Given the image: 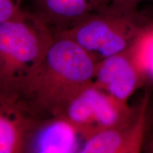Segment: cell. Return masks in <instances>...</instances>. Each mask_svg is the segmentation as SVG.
Returning <instances> with one entry per match:
<instances>
[{
	"label": "cell",
	"instance_id": "9",
	"mask_svg": "<svg viewBox=\"0 0 153 153\" xmlns=\"http://www.w3.org/2000/svg\"><path fill=\"white\" fill-rule=\"evenodd\" d=\"M153 0H92L93 11H108L127 14L139 11L140 4Z\"/></svg>",
	"mask_w": 153,
	"mask_h": 153
},
{
	"label": "cell",
	"instance_id": "7",
	"mask_svg": "<svg viewBox=\"0 0 153 153\" xmlns=\"http://www.w3.org/2000/svg\"><path fill=\"white\" fill-rule=\"evenodd\" d=\"M29 11L54 36L76 24L93 11L92 0H29Z\"/></svg>",
	"mask_w": 153,
	"mask_h": 153
},
{
	"label": "cell",
	"instance_id": "3",
	"mask_svg": "<svg viewBox=\"0 0 153 153\" xmlns=\"http://www.w3.org/2000/svg\"><path fill=\"white\" fill-rule=\"evenodd\" d=\"M152 26V19L140 10L127 14L93 11L54 36L72 40L98 62L133 46Z\"/></svg>",
	"mask_w": 153,
	"mask_h": 153
},
{
	"label": "cell",
	"instance_id": "10",
	"mask_svg": "<svg viewBox=\"0 0 153 153\" xmlns=\"http://www.w3.org/2000/svg\"><path fill=\"white\" fill-rule=\"evenodd\" d=\"M137 51L147 80H153V26L139 41Z\"/></svg>",
	"mask_w": 153,
	"mask_h": 153
},
{
	"label": "cell",
	"instance_id": "8",
	"mask_svg": "<svg viewBox=\"0 0 153 153\" xmlns=\"http://www.w3.org/2000/svg\"><path fill=\"white\" fill-rule=\"evenodd\" d=\"M81 138L75 128L60 117L45 120L34 133L28 152H79Z\"/></svg>",
	"mask_w": 153,
	"mask_h": 153
},
{
	"label": "cell",
	"instance_id": "4",
	"mask_svg": "<svg viewBox=\"0 0 153 153\" xmlns=\"http://www.w3.org/2000/svg\"><path fill=\"white\" fill-rule=\"evenodd\" d=\"M139 41L123 52L98 61L93 85L115 98L128 102L147 82L139 60Z\"/></svg>",
	"mask_w": 153,
	"mask_h": 153
},
{
	"label": "cell",
	"instance_id": "1",
	"mask_svg": "<svg viewBox=\"0 0 153 153\" xmlns=\"http://www.w3.org/2000/svg\"><path fill=\"white\" fill-rule=\"evenodd\" d=\"M43 59L15 94L38 120L57 117L75 96L93 82L97 61L72 40L54 36Z\"/></svg>",
	"mask_w": 153,
	"mask_h": 153
},
{
	"label": "cell",
	"instance_id": "6",
	"mask_svg": "<svg viewBox=\"0 0 153 153\" xmlns=\"http://www.w3.org/2000/svg\"><path fill=\"white\" fill-rule=\"evenodd\" d=\"M43 121L30 114L14 92L0 88V153L28 152Z\"/></svg>",
	"mask_w": 153,
	"mask_h": 153
},
{
	"label": "cell",
	"instance_id": "2",
	"mask_svg": "<svg viewBox=\"0 0 153 153\" xmlns=\"http://www.w3.org/2000/svg\"><path fill=\"white\" fill-rule=\"evenodd\" d=\"M54 38L29 11L0 24V88L15 93L41 63Z\"/></svg>",
	"mask_w": 153,
	"mask_h": 153
},
{
	"label": "cell",
	"instance_id": "5",
	"mask_svg": "<svg viewBox=\"0 0 153 153\" xmlns=\"http://www.w3.org/2000/svg\"><path fill=\"white\" fill-rule=\"evenodd\" d=\"M150 93L145 91L133 118L123 125L99 131L82 142L80 153H138L147 138Z\"/></svg>",
	"mask_w": 153,
	"mask_h": 153
},
{
	"label": "cell",
	"instance_id": "11",
	"mask_svg": "<svg viewBox=\"0 0 153 153\" xmlns=\"http://www.w3.org/2000/svg\"><path fill=\"white\" fill-rule=\"evenodd\" d=\"M143 150L146 152L153 153V129L148 134V135H147L146 140L143 147Z\"/></svg>",
	"mask_w": 153,
	"mask_h": 153
}]
</instances>
